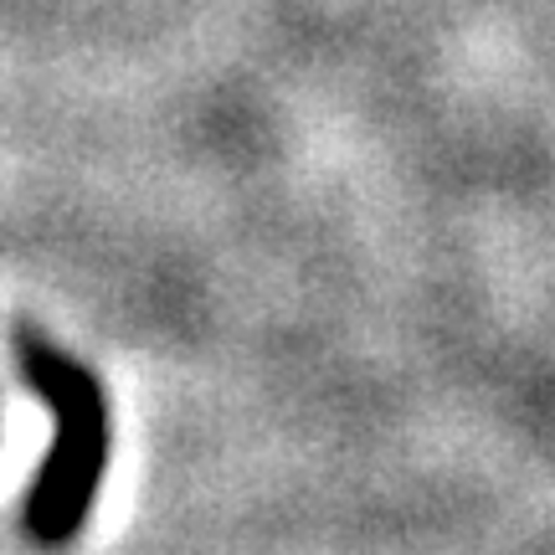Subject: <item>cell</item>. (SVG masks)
Returning a JSON list of instances; mask_svg holds the SVG:
<instances>
[{"label":"cell","mask_w":555,"mask_h":555,"mask_svg":"<svg viewBox=\"0 0 555 555\" xmlns=\"http://www.w3.org/2000/svg\"><path fill=\"white\" fill-rule=\"evenodd\" d=\"M16 360L31 391L52 406V448L26 499V530L41 545H67L82 530L99 478L108 468V401L78 360L62 356L57 345H47L31 330L16 335Z\"/></svg>","instance_id":"obj_1"}]
</instances>
